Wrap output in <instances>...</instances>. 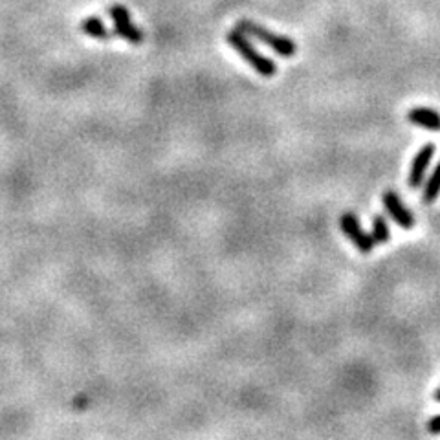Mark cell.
<instances>
[{"mask_svg":"<svg viewBox=\"0 0 440 440\" xmlns=\"http://www.w3.org/2000/svg\"><path fill=\"white\" fill-rule=\"evenodd\" d=\"M372 237L374 241L380 242V244H385L391 239V230H389L387 222L383 219L382 215H374L372 217Z\"/></svg>","mask_w":440,"mask_h":440,"instance_id":"30bf717a","label":"cell"},{"mask_svg":"<svg viewBox=\"0 0 440 440\" xmlns=\"http://www.w3.org/2000/svg\"><path fill=\"white\" fill-rule=\"evenodd\" d=\"M109 15L114 22L116 35L121 39L132 42V44H140L143 41V32L131 21V13L123 6H112L109 10Z\"/></svg>","mask_w":440,"mask_h":440,"instance_id":"277c9868","label":"cell"},{"mask_svg":"<svg viewBox=\"0 0 440 440\" xmlns=\"http://www.w3.org/2000/svg\"><path fill=\"white\" fill-rule=\"evenodd\" d=\"M407 121L428 131H440V114L428 107H416L407 112Z\"/></svg>","mask_w":440,"mask_h":440,"instance_id":"52a82bcc","label":"cell"},{"mask_svg":"<svg viewBox=\"0 0 440 440\" xmlns=\"http://www.w3.org/2000/svg\"><path fill=\"white\" fill-rule=\"evenodd\" d=\"M435 143L430 142L425 145L420 147V151L414 154L413 162H411V167H409V176H407V185L409 187H420L424 183L425 171L430 167L431 160L435 156Z\"/></svg>","mask_w":440,"mask_h":440,"instance_id":"5b68a950","label":"cell"},{"mask_svg":"<svg viewBox=\"0 0 440 440\" xmlns=\"http://www.w3.org/2000/svg\"><path fill=\"white\" fill-rule=\"evenodd\" d=\"M440 194V162L439 165L435 167L433 174H431L428 182H425V187L422 191V200H424L425 204H431V202H435L439 199Z\"/></svg>","mask_w":440,"mask_h":440,"instance_id":"9c48e42d","label":"cell"},{"mask_svg":"<svg viewBox=\"0 0 440 440\" xmlns=\"http://www.w3.org/2000/svg\"><path fill=\"white\" fill-rule=\"evenodd\" d=\"M428 431L431 435H440V414L433 416V419L428 422Z\"/></svg>","mask_w":440,"mask_h":440,"instance_id":"8fae6325","label":"cell"},{"mask_svg":"<svg viewBox=\"0 0 440 440\" xmlns=\"http://www.w3.org/2000/svg\"><path fill=\"white\" fill-rule=\"evenodd\" d=\"M228 42H230V46L233 48V50H237V52L241 53L242 59H244L250 66H253V70H255L259 75H262V77H273V75H275V72H277L275 63H273L272 59L264 57L262 53L257 52L255 48L252 46L250 39H248V37L244 35V32H241L239 28H237V30H231V32L228 33Z\"/></svg>","mask_w":440,"mask_h":440,"instance_id":"6da1fadb","label":"cell"},{"mask_svg":"<svg viewBox=\"0 0 440 440\" xmlns=\"http://www.w3.org/2000/svg\"><path fill=\"white\" fill-rule=\"evenodd\" d=\"M382 202L383 205H385L389 215H391V219H393L400 228H403V230H413L414 215L403 205L402 199L394 193L393 189H387V191L382 194Z\"/></svg>","mask_w":440,"mask_h":440,"instance_id":"8992f818","label":"cell"},{"mask_svg":"<svg viewBox=\"0 0 440 440\" xmlns=\"http://www.w3.org/2000/svg\"><path fill=\"white\" fill-rule=\"evenodd\" d=\"M81 32L86 33L89 37H94V39H110V32L107 30L100 17H90L86 21H83Z\"/></svg>","mask_w":440,"mask_h":440,"instance_id":"ba28073f","label":"cell"},{"mask_svg":"<svg viewBox=\"0 0 440 440\" xmlns=\"http://www.w3.org/2000/svg\"><path fill=\"white\" fill-rule=\"evenodd\" d=\"M239 30L248 35L255 37L259 39L261 42H264L266 46H270L275 53H279L281 57H292L293 53L297 52V46H295V42L288 37H283V35H275V33L268 32L266 28L259 26L255 22L252 21H241L239 22Z\"/></svg>","mask_w":440,"mask_h":440,"instance_id":"7a4b0ae2","label":"cell"},{"mask_svg":"<svg viewBox=\"0 0 440 440\" xmlns=\"http://www.w3.org/2000/svg\"><path fill=\"white\" fill-rule=\"evenodd\" d=\"M433 398H435L437 402H440V387L435 391V396H433Z\"/></svg>","mask_w":440,"mask_h":440,"instance_id":"7c38bea8","label":"cell"},{"mask_svg":"<svg viewBox=\"0 0 440 440\" xmlns=\"http://www.w3.org/2000/svg\"><path fill=\"white\" fill-rule=\"evenodd\" d=\"M340 226L343 235H345L363 255H369V253L374 250V244H376L374 237L369 235V233L363 230L360 220H358V217L354 215V213H345V215L341 217Z\"/></svg>","mask_w":440,"mask_h":440,"instance_id":"3957f363","label":"cell"}]
</instances>
